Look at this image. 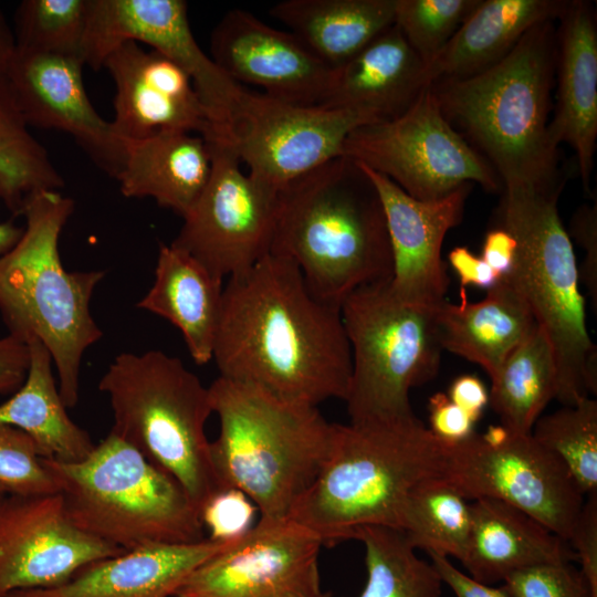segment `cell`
I'll return each mask as SVG.
<instances>
[{
  "label": "cell",
  "instance_id": "6da1fadb",
  "mask_svg": "<svg viewBox=\"0 0 597 597\" xmlns=\"http://www.w3.org/2000/svg\"><path fill=\"white\" fill-rule=\"evenodd\" d=\"M212 359L219 377L315 407L345 400L352 376L341 307L316 298L297 265L273 253L229 277Z\"/></svg>",
  "mask_w": 597,
  "mask_h": 597
},
{
  "label": "cell",
  "instance_id": "7a4b0ae2",
  "mask_svg": "<svg viewBox=\"0 0 597 597\" xmlns=\"http://www.w3.org/2000/svg\"><path fill=\"white\" fill-rule=\"evenodd\" d=\"M270 253L292 260L310 292L338 307L359 287L389 283L385 211L363 167L343 155L282 188Z\"/></svg>",
  "mask_w": 597,
  "mask_h": 597
},
{
  "label": "cell",
  "instance_id": "3957f363",
  "mask_svg": "<svg viewBox=\"0 0 597 597\" xmlns=\"http://www.w3.org/2000/svg\"><path fill=\"white\" fill-rule=\"evenodd\" d=\"M556 66L552 21L532 28L498 63L432 84L443 116L469 137L502 181L564 185L548 136Z\"/></svg>",
  "mask_w": 597,
  "mask_h": 597
},
{
  "label": "cell",
  "instance_id": "277c9868",
  "mask_svg": "<svg viewBox=\"0 0 597 597\" xmlns=\"http://www.w3.org/2000/svg\"><path fill=\"white\" fill-rule=\"evenodd\" d=\"M444 443L413 418L336 423L329 453L289 519L332 547L365 527L400 530L409 493L440 475Z\"/></svg>",
  "mask_w": 597,
  "mask_h": 597
},
{
  "label": "cell",
  "instance_id": "5b68a950",
  "mask_svg": "<svg viewBox=\"0 0 597 597\" xmlns=\"http://www.w3.org/2000/svg\"><path fill=\"white\" fill-rule=\"evenodd\" d=\"M74 207L59 190L34 195L22 212L21 238L0 255V314L8 334L44 345L66 408L78 401L84 353L103 336L90 304L105 271H69L60 255V235Z\"/></svg>",
  "mask_w": 597,
  "mask_h": 597
},
{
  "label": "cell",
  "instance_id": "8992f818",
  "mask_svg": "<svg viewBox=\"0 0 597 597\" xmlns=\"http://www.w3.org/2000/svg\"><path fill=\"white\" fill-rule=\"evenodd\" d=\"M220 422L210 455L221 489L245 493L261 519H287L318 475L336 423L317 407L218 377L209 386Z\"/></svg>",
  "mask_w": 597,
  "mask_h": 597
},
{
  "label": "cell",
  "instance_id": "52a82bcc",
  "mask_svg": "<svg viewBox=\"0 0 597 597\" xmlns=\"http://www.w3.org/2000/svg\"><path fill=\"white\" fill-rule=\"evenodd\" d=\"M563 186L505 184L498 218L499 227L517 243L513 268L505 276L551 341L557 366L556 399L572 406L597 392V348L587 329L573 241L558 213Z\"/></svg>",
  "mask_w": 597,
  "mask_h": 597
},
{
  "label": "cell",
  "instance_id": "ba28073f",
  "mask_svg": "<svg viewBox=\"0 0 597 597\" xmlns=\"http://www.w3.org/2000/svg\"><path fill=\"white\" fill-rule=\"evenodd\" d=\"M42 461L69 519L93 537L124 551L205 538L181 484L112 431L80 461Z\"/></svg>",
  "mask_w": 597,
  "mask_h": 597
},
{
  "label": "cell",
  "instance_id": "9c48e42d",
  "mask_svg": "<svg viewBox=\"0 0 597 597\" xmlns=\"http://www.w3.org/2000/svg\"><path fill=\"white\" fill-rule=\"evenodd\" d=\"M111 404L112 432L175 478L195 505L221 486L205 431L212 411L209 387L161 350L121 353L101 377Z\"/></svg>",
  "mask_w": 597,
  "mask_h": 597
},
{
  "label": "cell",
  "instance_id": "30bf717a",
  "mask_svg": "<svg viewBox=\"0 0 597 597\" xmlns=\"http://www.w3.org/2000/svg\"><path fill=\"white\" fill-rule=\"evenodd\" d=\"M388 284L359 287L341 305L352 352L350 423L413 418L410 389L432 380L440 367L438 307L400 301Z\"/></svg>",
  "mask_w": 597,
  "mask_h": 597
},
{
  "label": "cell",
  "instance_id": "8fae6325",
  "mask_svg": "<svg viewBox=\"0 0 597 597\" xmlns=\"http://www.w3.org/2000/svg\"><path fill=\"white\" fill-rule=\"evenodd\" d=\"M439 478L464 499L512 505L569 541L584 495L565 465L531 433L502 425L444 444Z\"/></svg>",
  "mask_w": 597,
  "mask_h": 597
},
{
  "label": "cell",
  "instance_id": "7c38bea8",
  "mask_svg": "<svg viewBox=\"0 0 597 597\" xmlns=\"http://www.w3.org/2000/svg\"><path fill=\"white\" fill-rule=\"evenodd\" d=\"M343 155L418 200L439 199L465 184L502 191L495 170L443 116L432 85L400 116L356 127Z\"/></svg>",
  "mask_w": 597,
  "mask_h": 597
},
{
  "label": "cell",
  "instance_id": "4fadbf2b",
  "mask_svg": "<svg viewBox=\"0 0 597 597\" xmlns=\"http://www.w3.org/2000/svg\"><path fill=\"white\" fill-rule=\"evenodd\" d=\"M126 41L147 44L181 67L216 127L217 140L228 143L248 90L232 81L199 46L186 1L88 0L84 64L101 69L106 55Z\"/></svg>",
  "mask_w": 597,
  "mask_h": 597
},
{
  "label": "cell",
  "instance_id": "5bb4252c",
  "mask_svg": "<svg viewBox=\"0 0 597 597\" xmlns=\"http://www.w3.org/2000/svg\"><path fill=\"white\" fill-rule=\"evenodd\" d=\"M208 144L209 180L170 244L223 280L250 270L271 252L277 192L243 172L227 144Z\"/></svg>",
  "mask_w": 597,
  "mask_h": 597
},
{
  "label": "cell",
  "instance_id": "9a60e30c",
  "mask_svg": "<svg viewBox=\"0 0 597 597\" xmlns=\"http://www.w3.org/2000/svg\"><path fill=\"white\" fill-rule=\"evenodd\" d=\"M371 123L376 121L359 112L294 105L248 91L227 145L254 180L279 192L343 156L350 132Z\"/></svg>",
  "mask_w": 597,
  "mask_h": 597
},
{
  "label": "cell",
  "instance_id": "2e32d148",
  "mask_svg": "<svg viewBox=\"0 0 597 597\" xmlns=\"http://www.w3.org/2000/svg\"><path fill=\"white\" fill-rule=\"evenodd\" d=\"M320 538L291 519L259 522L199 565L175 597H318Z\"/></svg>",
  "mask_w": 597,
  "mask_h": 597
},
{
  "label": "cell",
  "instance_id": "e0dca14e",
  "mask_svg": "<svg viewBox=\"0 0 597 597\" xmlns=\"http://www.w3.org/2000/svg\"><path fill=\"white\" fill-rule=\"evenodd\" d=\"M123 552L77 528L59 492L0 495V597L61 586L86 565Z\"/></svg>",
  "mask_w": 597,
  "mask_h": 597
},
{
  "label": "cell",
  "instance_id": "ac0fdd59",
  "mask_svg": "<svg viewBox=\"0 0 597 597\" xmlns=\"http://www.w3.org/2000/svg\"><path fill=\"white\" fill-rule=\"evenodd\" d=\"M212 61L235 83L301 106H320L335 69L311 52L292 32L262 22L252 13L228 11L210 35Z\"/></svg>",
  "mask_w": 597,
  "mask_h": 597
},
{
  "label": "cell",
  "instance_id": "d6986e66",
  "mask_svg": "<svg viewBox=\"0 0 597 597\" xmlns=\"http://www.w3.org/2000/svg\"><path fill=\"white\" fill-rule=\"evenodd\" d=\"M78 56L15 48L6 77L29 126L69 134L104 172L116 177L125 145L92 105Z\"/></svg>",
  "mask_w": 597,
  "mask_h": 597
},
{
  "label": "cell",
  "instance_id": "ffe728a7",
  "mask_svg": "<svg viewBox=\"0 0 597 597\" xmlns=\"http://www.w3.org/2000/svg\"><path fill=\"white\" fill-rule=\"evenodd\" d=\"M115 85L113 132L122 142L159 130L195 133L207 142L218 134L187 73L156 50L126 41L105 57Z\"/></svg>",
  "mask_w": 597,
  "mask_h": 597
},
{
  "label": "cell",
  "instance_id": "44dd1931",
  "mask_svg": "<svg viewBox=\"0 0 597 597\" xmlns=\"http://www.w3.org/2000/svg\"><path fill=\"white\" fill-rule=\"evenodd\" d=\"M359 165L376 187L385 211L392 254L389 290L406 303L439 307L450 282L441 258L443 240L462 221L472 184L439 199L418 200L384 175Z\"/></svg>",
  "mask_w": 597,
  "mask_h": 597
},
{
  "label": "cell",
  "instance_id": "7402d4cb",
  "mask_svg": "<svg viewBox=\"0 0 597 597\" xmlns=\"http://www.w3.org/2000/svg\"><path fill=\"white\" fill-rule=\"evenodd\" d=\"M556 30V105L548 123L555 148L563 143L574 150L585 192L597 140V23L593 4L573 0L558 18Z\"/></svg>",
  "mask_w": 597,
  "mask_h": 597
},
{
  "label": "cell",
  "instance_id": "603a6c76",
  "mask_svg": "<svg viewBox=\"0 0 597 597\" xmlns=\"http://www.w3.org/2000/svg\"><path fill=\"white\" fill-rule=\"evenodd\" d=\"M234 541L149 544L93 562L61 586L7 597H175L199 565Z\"/></svg>",
  "mask_w": 597,
  "mask_h": 597
},
{
  "label": "cell",
  "instance_id": "cb8c5ba5",
  "mask_svg": "<svg viewBox=\"0 0 597 597\" xmlns=\"http://www.w3.org/2000/svg\"><path fill=\"white\" fill-rule=\"evenodd\" d=\"M430 85L427 65L392 24L335 69L320 106L359 112L379 123L404 114Z\"/></svg>",
  "mask_w": 597,
  "mask_h": 597
},
{
  "label": "cell",
  "instance_id": "d4e9b609",
  "mask_svg": "<svg viewBox=\"0 0 597 597\" xmlns=\"http://www.w3.org/2000/svg\"><path fill=\"white\" fill-rule=\"evenodd\" d=\"M470 510V535L461 563L478 582L492 585L526 567L576 559L567 541L512 505L478 499Z\"/></svg>",
  "mask_w": 597,
  "mask_h": 597
},
{
  "label": "cell",
  "instance_id": "484cf974",
  "mask_svg": "<svg viewBox=\"0 0 597 597\" xmlns=\"http://www.w3.org/2000/svg\"><path fill=\"white\" fill-rule=\"evenodd\" d=\"M124 145V161L115 177L122 195L151 198L184 218L211 174L208 142L192 133L159 130Z\"/></svg>",
  "mask_w": 597,
  "mask_h": 597
},
{
  "label": "cell",
  "instance_id": "4316f807",
  "mask_svg": "<svg viewBox=\"0 0 597 597\" xmlns=\"http://www.w3.org/2000/svg\"><path fill=\"white\" fill-rule=\"evenodd\" d=\"M437 324L443 350L479 365L490 379L537 325L524 296L506 276L479 302L444 301L437 308Z\"/></svg>",
  "mask_w": 597,
  "mask_h": 597
},
{
  "label": "cell",
  "instance_id": "83f0119b",
  "mask_svg": "<svg viewBox=\"0 0 597 597\" xmlns=\"http://www.w3.org/2000/svg\"><path fill=\"white\" fill-rule=\"evenodd\" d=\"M222 282L189 254L171 244H160L153 285L137 308L176 326L193 362L205 365L213 356Z\"/></svg>",
  "mask_w": 597,
  "mask_h": 597
},
{
  "label": "cell",
  "instance_id": "f1b7e54d",
  "mask_svg": "<svg viewBox=\"0 0 597 597\" xmlns=\"http://www.w3.org/2000/svg\"><path fill=\"white\" fill-rule=\"evenodd\" d=\"M565 0H480L428 66L431 84L471 76L506 56L534 27L558 20Z\"/></svg>",
  "mask_w": 597,
  "mask_h": 597
},
{
  "label": "cell",
  "instance_id": "f546056e",
  "mask_svg": "<svg viewBox=\"0 0 597 597\" xmlns=\"http://www.w3.org/2000/svg\"><path fill=\"white\" fill-rule=\"evenodd\" d=\"M397 0H285L270 9L311 52L338 69L395 24Z\"/></svg>",
  "mask_w": 597,
  "mask_h": 597
},
{
  "label": "cell",
  "instance_id": "4dcf8cb0",
  "mask_svg": "<svg viewBox=\"0 0 597 597\" xmlns=\"http://www.w3.org/2000/svg\"><path fill=\"white\" fill-rule=\"evenodd\" d=\"M27 344L30 353L28 374L11 397L0 404V426L29 434L42 458L80 461L95 444L88 433L70 418L48 349L35 339Z\"/></svg>",
  "mask_w": 597,
  "mask_h": 597
},
{
  "label": "cell",
  "instance_id": "1f68e13d",
  "mask_svg": "<svg viewBox=\"0 0 597 597\" xmlns=\"http://www.w3.org/2000/svg\"><path fill=\"white\" fill-rule=\"evenodd\" d=\"M489 394L500 425L520 433H531L543 410L556 399L555 354L538 324L505 358L491 379Z\"/></svg>",
  "mask_w": 597,
  "mask_h": 597
},
{
  "label": "cell",
  "instance_id": "d6a6232c",
  "mask_svg": "<svg viewBox=\"0 0 597 597\" xmlns=\"http://www.w3.org/2000/svg\"><path fill=\"white\" fill-rule=\"evenodd\" d=\"M29 127L7 77L0 76V200L13 216H22L34 195L64 187V179Z\"/></svg>",
  "mask_w": 597,
  "mask_h": 597
},
{
  "label": "cell",
  "instance_id": "836d02e7",
  "mask_svg": "<svg viewBox=\"0 0 597 597\" xmlns=\"http://www.w3.org/2000/svg\"><path fill=\"white\" fill-rule=\"evenodd\" d=\"M470 503L439 476L418 484L401 513L402 531L415 549L462 561L470 535Z\"/></svg>",
  "mask_w": 597,
  "mask_h": 597
},
{
  "label": "cell",
  "instance_id": "e575fe53",
  "mask_svg": "<svg viewBox=\"0 0 597 597\" xmlns=\"http://www.w3.org/2000/svg\"><path fill=\"white\" fill-rule=\"evenodd\" d=\"M355 540L364 544L367 572L359 597H441L436 568L416 554L402 531L365 527Z\"/></svg>",
  "mask_w": 597,
  "mask_h": 597
},
{
  "label": "cell",
  "instance_id": "d590c367",
  "mask_svg": "<svg viewBox=\"0 0 597 597\" xmlns=\"http://www.w3.org/2000/svg\"><path fill=\"white\" fill-rule=\"evenodd\" d=\"M531 434L565 465L580 493L597 492V401L586 397L541 416Z\"/></svg>",
  "mask_w": 597,
  "mask_h": 597
},
{
  "label": "cell",
  "instance_id": "8d00e7d4",
  "mask_svg": "<svg viewBox=\"0 0 597 597\" xmlns=\"http://www.w3.org/2000/svg\"><path fill=\"white\" fill-rule=\"evenodd\" d=\"M87 17L88 0H23L14 13L15 45L82 59Z\"/></svg>",
  "mask_w": 597,
  "mask_h": 597
},
{
  "label": "cell",
  "instance_id": "74e56055",
  "mask_svg": "<svg viewBox=\"0 0 597 597\" xmlns=\"http://www.w3.org/2000/svg\"><path fill=\"white\" fill-rule=\"evenodd\" d=\"M480 0H397L395 24L428 66Z\"/></svg>",
  "mask_w": 597,
  "mask_h": 597
},
{
  "label": "cell",
  "instance_id": "f35d334b",
  "mask_svg": "<svg viewBox=\"0 0 597 597\" xmlns=\"http://www.w3.org/2000/svg\"><path fill=\"white\" fill-rule=\"evenodd\" d=\"M0 484L8 493L57 492L33 439L25 432L0 426Z\"/></svg>",
  "mask_w": 597,
  "mask_h": 597
},
{
  "label": "cell",
  "instance_id": "ab89813d",
  "mask_svg": "<svg viewBox=\"0 0 597 597\" xmlns=\"http://www.w3.org/2000/svg\"><path fill=\"white\" fill-rule=\"evenodd\" d=\"M503 583L512 597H591L584 576L572 562L526 567L510 574Z\"/></svg>",
  "mask_w": 597,
  "mask_h": 597
},
{
  "label": "cell",
  "instance_id": "60d3db41",
  "mask_svg": "<svg viewBox=\"0 0 597 597\" xmlns=\"http://www.w3.org/2000/svg\"><path fill=\"white\" fill-rule=\"evenodd\" d=\"M255 504L241 490L228 488L214 493L201 507L203 528L213 541H234L247 534L254 525Z\"/></svg>",
  "mask_w": 597,
  "mask_h": 597
},
{
  "label": "cell",
  "instance_id": "b9f144b4",
  "mask_svg": "<svg viewBox=\"0 0 597 597\" xmlns=\"http://www.w3.org/2000/svg\"><path fill=\"white\" fill-rule=\"evenodd\" d=\"M591 597H597V492L587 495L568 541Z\"/></svg>",
  "mask_w": 597,
  "mask_h": 597
},
{
  "label": "cell",
  "instance_id": "7bdbcfd3",
  "mask_svg": "<svg viewBox=\"0 0 597 597\" xmlns=\"http://www.w3.org/2000/svg\"><path fill=\"white\" fill-rule=\"evenodd\" d=\"M569 238H574L585 250L579 279L584 281L587 292L597 306V208L596 205L579 207L572 217Z\"/></svg>",
  "mask_w": 597,
  "mask_h": 597
},
{
  "label": "cell",
  "instance_id": "ee69618b",
  "mask_svg": "<svg viewBox=\"0 0 597 597\" xmlns=\"http://www.w3.org/2000/svg\"><path fill=\"white\" fill-rule=\"evenodd\" d=\"M428 409L429 430L444 444L460 443L475 432V422L444 392L433 394Z\"/></svg>",
  "mask_w": 597,
  "mask_h": 597
},
{
  "label": "cell",
  "instance_id": "f6af8a7d",
  "mask_svg": "<svg viewBox=\"0 0 597 597\" xmlns=\"http://www.w3.org/2000/svg\"><path fill=\"white\" fill-rule=\"evenodd\" d=\"M29 364L27 343L10 334L0 337V395L12 394L23 384Z\"/></svg>",
  "mask_w": 597,
  "mask_h": 597
},
{
  "label": "cell",
  "instance_id": "bcb514c9",
  "mask_svg": "<svg viewBox=\"0 0 597 597\" xmlns=\"http://www.w3.org/2000/svg\"><path fill=\"white\" fill-rule=\"evenodd\" d=\"M428 555L442 584H446L457 597H512L503 586L493 587L460 572L449 557L434 553Z\"/></svg>",
  "mask_w": 597,
  "mask_h": 597
},
{
  "label": "cell",
  "instance_id": "7dc6e473",
  "mask_svg": "<svg viewBox=\"0 0 597 597\" xmlns=\"http://www.w3.org/2000/svg\"><path fill=\"white\" fill-rule=\"evenodd\" d=\"M448 260L460 281V300L467 297L465 286L473 285L489 290L500 277L484 262L465 247H457L448 254Z\"/></svg>",
  "mask_w": 597,
  "mask_h": 597
},
{
  "label": "cell",
  "instance_id": "c3c4849f",
  "mask_svg": "<svg viewBox=\"0 0 597 597\" xmlns=\"http://www.w3.org/2000/svg\"><path fill=\"white\" fill-rule=\"evenodd\" d=\"M447 395L474 422L480 420L490 400V394L484 383L471 374L454 378Z\"/></svg>",
  "mask_w": 597,
  "mask_h": 597
},
{
  "label": "cell",
  "instance_id": "681fc988",
  "mask_svg": "<svg viewBox=\"0 0 597 597\" xmlns=\"http://www.w3.org/2000/svg\"><path fill=\"white\" fill-rule=\"evenodd\" d=\"M516 248L515 238L498 226L486 232L480 256L501 279L512 270Z\"/></svg>",
  "mask_w": 597,
  "mask_h": 597
},
{
  "label": "cell",
  "instance_id": "f907efd6",
  "mask_svg": "<svg viewBox=\"0 0 597 597\" xmlns=\"http://www.w3.org/2000/svg\"><path fill=\"white\" fill-rule=\"evenodd\" d=\"M15 48L13 29L0 8V76H6Z\"/></svg>",
  "mask_w": 597,
  "mask_h": 597
},
{
  "label": "cell",
  "instance_id": "816d5d0a",
  "mask_svg": "<svg viewBox=\"0 0 597 597\" xmlns=\"http://www.w3.org/2000/svg\"><path fill=\"white\" fill-rule=\"evenodd\" d=\"M23 233V227L12 221L0 222V255L10 251Z\"/></svg>",
  "mask_w": 597,
  "mask_h": 597
},
{
  "label": "cell",
  "instance_id": "f5cc1de1",
  "mask_svg": "<svg viewBox=\"0 0 597 597\" xmlns=\"http://www.w3.org/2000/svg\"><path fill=\"white\" fill-rule=\"evenodd\" d=\"M3 493H8V491L6 490L3 485L0 484V495Z\"/></svg>",
  "mask_w": 597,
  "mask_h": 597
},
{
  "label": "cell",
  "instance_id": "db71d44e",
  "mask_svg": "<svg viewBox=\"0 0 597 597\" xmlns=\"http://www.w3.org/2000/svg\"><path fill=\"white\" fill-rule=\"evenodd\" d=\"M318 597H331V593L329 591H324L321 596Z\"/></svg>",
  "mask_w": 597,
  "mask_h": 597
}]
</instances>
